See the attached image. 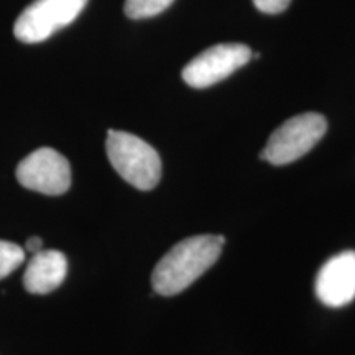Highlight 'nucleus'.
<instances>
[{"instance_id":"nucleus-1","label":"nucleus","mask_w":355,"mask_h":355,"mask_svg":"<svg viewBox=\"0 0 355 355\" xmlns=\"http://www.w3.org/2000/svg\"><path fill=\"white\" fill-rule=\"evenodd\" d=\"M222 235H194L178 242L158 261L152 273V286L162 296H175L193 285L220 257Z\"/></svg>"},{"instance_id":"nucleus-2","label":"nucleus","mask_w":355,"mask_h":355,"mask_svg":"<svg viewBox=\"0 0 355 355\" xmlns=\"http://www.w3.org/2000/svg\"><path fill=\"white\" fill-rule=\"evenodd\" d=\"M105 150L114 170L133 188L150 191L159 183L162 158L145 140L128 132L109 130Z\"/></svg>"},{"instance_id":"nucleus-3","label":"nucleus","mask_w":355,"mask_h":355,"mask_svg":"<svg viewBox=\"0 0 355 355\" xmlns=\"http://www.w3.org/2000/svg\"><path fill=\"white\" fill-rule=\"evenodd\" d=\"M326 130L327 121L321 114L306 112L288 119L272 133L260 158L275 166L290 165L311 152Z\"/></svg>"},{"instance_id":"nucleus-4","label":"nucleus","mask_w":355,"mask_h":355,"mask_svg":"<svg viewBox=\"0 0 355 355\" xmlns=\"http://www.w3.org/2000/svg\"><path fill=\"white\" fill-rule=\"evenodd\" d=\"M87 0H35L13 25L21 43H42L78 19Z\"/></svg>"},{"instance_id":"nucleus-5","label":"nucleus","mask_w":355,"mask_h":355,"mask_svg":"<svg viewBox=\"0 0 355 355\" xmlns=\"http://www.w3.org/2000/svg\"><path fill=\"white\" fill-rule=\"evenodd\" d=\"M252 60V50L242 43H220L207 48L183 69V81L194 89H206L227 79Z\"/></svg>"},{"instance_id":"nucleus-6","label":"nucleus","mask_w":355,"mask_h":355,"mask_svg":"<svg viewBox=\"0 0 355 355\" xmlns=\"http://www.w3.org/2000/svg\"><path fill=\"white\" fill-rule=\"evenodd\" d=\"M17 180L26 189L46 196H60L71 186L69 162L56 150L43 146L21 159L17 168Z\"/></svg>"},{"instance_id":"nucleus-7","label":"nucleus","mask_w":355,"mask_h":355,"mask_svg":"<svg viewBox=\"0 0 355 355\" xmlns=\"http://www.w3.org/2000/svg\"><path fill=\"white\" fill-rule=\"evenodd\" d=\"M318 300L329 308H343L355 300V252H340L319 268L314 283Z\"/></svg>"},{"instance_id":"nucleus-8","label":"nucleus","mask_w":355,"mask_h":355,"mask_svg":"<svg viewBox=\"0 0 355 355\" xmlns=\"http://www.w3.org/2000/svg\"><path fill=\"white\" fill-rule=\"evenodd\" d=\"M68 275V260L58 250H40L26 265L24 286L33 295L55 291Z\"/></svg>"},{"instance_id":"nucleus-9","label":"nucleus","mask_w":355,"mask_h":355,"mask_svg":"<svg viewBox=\"0 0 355 355\" xmlns=\"http://www.w3.org/2000/svg\"><path fill=\"white\" fill-rule=\"evenodd\" d=\"M175 0H125V15L132 20H144L165 12Z\"/></svg>"},{"instance_id":"nucleus-10","label":"nucleus","mask_w":355,"mask_h":355,"mask_svg":"<svg viewBox=\"0 0 355 355\" xmlns=\"http://www.w3.org/2000/svg\"><path fill=\"white\" fill-rule=\"evenodd\" d=\"M25 261V250L17 243L0 241V279L15 272Z\"/></svg>"},{"instance_id":"nucleus-11","label":"nucleus","mask_w":355,"mask_h":355,"mask_svg":"<svg viewBox=\"0 0 355 355\" xmlns=\"http://www.w3.org/2000/svg\"><path fill=\"white\" fill-rule=\"evenodd\" d=\"M290 3L291 0H254V6L259 8L260 12L270 13V15L285 12Z\"/></svg>"},{"instance_id":"nucleus-12","label":"nucleus","mask_w":355,"mask_h":355,"mask_svg":"<svg viewBox=\"0 0 355 355\" xmlns=\"http://www.w3.org/2000/svg\"><path fill=\"white\" fill-rule=\"evenodd\" d=\"M25 250L30 254H37V252L43 250V241L40 237H30L25 243Z\"/></svg>"}]
</instances>
